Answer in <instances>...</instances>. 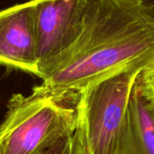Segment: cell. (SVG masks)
I'll list each match as a JSON object with an SVG mask.
<instances>
[{"label": "cell", "mask_w": 154, "mask_h": 154, "mask_svg": "<svg viewBox=\"0 0 154 154\" xmlns=\"http://www.w3.org/2000/svg\"><path fill=\"white\" fill-rule=\"evenodd\" d=\"M141 5H143L154 17V0H145Z\"/></svg>", "instance_id": "9c48e42d"}, {"label": "cell", "mask_w": 154, "mask_h": 154, "mask_svg": "<svg viewBox=\"0 0 154 154\" xmlns=\"http://www.w3.org/2000/svg\"><path fill=\"white\" fill-rule=\"evenodd\" d=\"M79 94L56 92L42 84L29 95L14 94L0 124V154H35L77 128Z\"/></svg>", "instance_id": "7a4b0ae2"}, {"label": "cell", "mask_w": 154, "mask_h": 154, "mask_svg": "<svg viewBox=\"0 0 154 154\" xmlns=\"http://www.w3.org/2000/svg\"><path fill=\"white\" fill-rule=\"evenodd\" d=\"M132 1H134L136 3H139V4H143L145 0H132Z\"/></svg>", "instance_id": "30bf717a"}, {"label": "cell", "mask_w": 154, "mask_h": 154, "mask_svg": "<svg viewBox=\"0 0 154 154\" xmlns=\"http://www.w3.org/2000/svg\"><path fill=\"white\" fill-rule=\"evenodd\" d=\"M35 154H86L80 139V136L76 130L73 133L67 134L60 138H57Z\"/></svg>", "instance_id": "52a82bcc"}, {"label": "cell", "mask_w": 154, "mask_h": 154, "mask_svg": "<svg viewBox=\"0 0 154 154\" xmlns=\"http://www.w3.org/2000/svg\"><path fill=\"white\" fill-rule=\"evenodd\" d=\"M125 154H154V99L139 76L128 104Z\"/></svg>", "instance_id": "8992f818"}, {"label": "cell", "mask_w": 154, "mask_h": 154, "mask_svg": "<svg viewBox=\"0 0 154 154\" xmlns=\"http://www.w3.org/2000/svg\"><path fill=\"white\" fill-rule=\"evenodd\" d=\"M154 60V17L132 0H88L82 32L43 76L56 92L79 94L109 77Z\"/></svg>", "instance_id": "6da1fadb"}, {"label": "cell", "mask_w": 154, "mask_h": 154, "mask_svg": "<svg viewBox=\"0 0 154 154\" xmlns=\"http://www.w3.org/2000/svg\"><path fill=\"white\" fill-rule=\"evenodd\" d=\"M147 65L109 77L79 94L77 131L86 154H125L127 110L134 82Z\"/></svg>", "instance_id": "3957f363"}, {"label": "cell", "mask_w": 154, "mask_h": 154, "mask_svg": "<svg viewBox=\"0 0 154 154\" xmlns=\"http://www.w3.org/2000/svg\"><path fill=\"white\" fill-rule=\"evenodd\" d=\"M88 0H36L38 77L51 66L79 37Z\"/></svg>", "instance_id": "277c9868"}, {"label": "cell", "mask_w": 154, "mask_h": 154, "mask_svg": "<svg viewBox=\"0 0 154 154\" xmlns=\"http://www.w3.org/2000/svg\"><path fill=\"white\" fill-rule=\"evenodd\" d=\"M139 78L147 92L154 99V60L141 71Z\"/></svg>", "instance_id": "ba28073f"}, {"label": "cell", "mask_w": 154, "mask_h": 154, "mask_svg": "<svg viewBox=\"0 0 154 154\" xmlns=\"http://www.w3.org/2000/svg\"><path fill=\"white\" fill-rule=\"evenodd\" d=\"M36 0L0 11V64L38 77Z\"/></svg>", "instance_id": "5b68a950"}]
</instances>
